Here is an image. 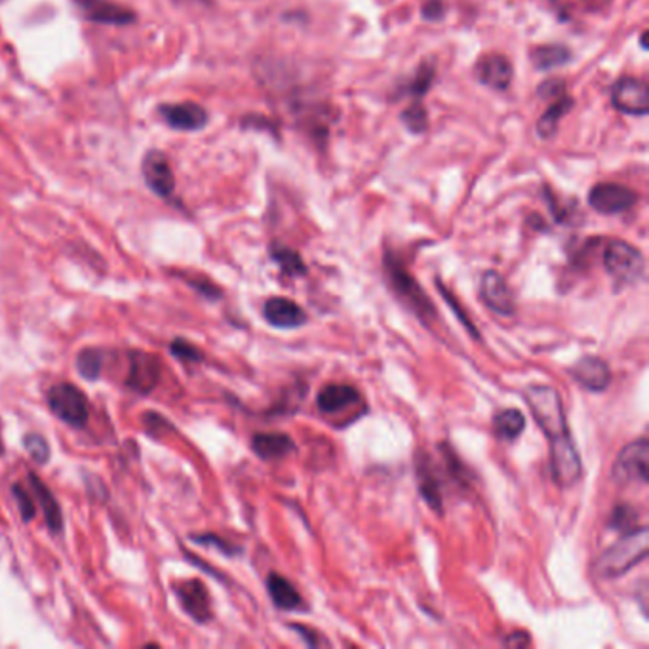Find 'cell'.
Returning <instances> with one entry per match:
<instances>
[{
    "instance_id": "3",
    "label": "cell",
    "mask_w": 649,
    "mask_h": 649,
    "mask_svg": "<svg viewBox=\"0 0 649 649\" xmlns=\"http://www.w3.org/2000/svg\"><path fill=\"white\" fill-rule=\"evenodd\" d=\"M604 265H605V271L612 275V278L617 284L628 286L642 278L645 263L638 247L631 246L625 240H614L605 247Z\"/></svg>"
},
{
    "instance_id": "32",
    "label": "cell",
    "mask_w": 649,
    "mask_h": 649,
    "mask_svg": "<svg viewBox=\"0 0 649 649\" xmlns=\"http://www.w3.org/2000/svg\"><path fill=\"white\" fill-rule=\"evenodd\" d=\"M402 121L406 124V128L413 133H421L427 130L429 119H427V111L421 103H413L410 109H406L402 112Z\"/></svg>"
},
{
    "instance_id": "6",
    "label": "cell",
    "mask_w": 649,
    "mask_h": 649,
    "mask_svg": "<svg viewBox=\"0 0 649 649\" xmlns=\"http://www.w3.org/2000/svg\"><path fill=\"white\" fill-rule=\"evenodd\" d=\"M649 442L647 438H640V441L625 446L619 451L617 461L614 465V479L617 482H649Z\"/></svg>"
},
{
    "instance_id": "5",
    "label": "cell",
    "mask_w": 649,
    "mask_h": 649,
    "mask_svg": "<svg viewBox=\"0 0 649 649\" xmlns=\"http://www.w3.org/2000/svg\"><path fill=\"white\" fill-rule=\"evenodd\" d=\"M141 176L152 195L162 200H171L176 195V174L164 150L150 149L141 160Z\"/></svg>"
},
{
    "instance_id": "34",
    "label": "cell",
    "mask_w": 649,
    "mask_h": 649,
    "mask_svg": "<svg viewBox=\"0 0 649 649\" xmlns=\"http://www.w3.org/2000/svg\"><path fill=\"white\" fill-rule=\"evenodd\" d=\"M636 524V510L628 505H621L615 509L614 518H612V528L614 529H625L631 528Z\"/></svg>"
},
{
    "instance_id": "40",
    "label": "cell",
    "mask_w": 649,
    "mask_h": 649,
    "mask_svg": "<svg viewBox=\"0 0 649 649\" xmlns=\"http://www.w3.org/2000/svg\"><path fill=\"white\" fill-rule=\"evenodd\" d=\"M294 628H295V631H297V633H301V636H303L305 640H307V642H309V645H318L316 634L313 636V633H311V631H307V628H305V626H294Z\"/></svg>"
},
{
    "instance_id": "44",
    "label": "cell",
    "mask_w": 649,
    "mask_h": 649,
    "mask_svg": "<svg viewBox=\"0 0 649 649\" xmlns=\"http://www.w3.org/2000/svg\"><path fill=\"white\" fill-rule=\"evenodd\" d=\"M5 3V0H0V5H3Z\"/></svg>"
},
{
    "instance_id": "29",
    "label": "cell",
    "mask_w": 649,
    "mask_h": 649,
    "mask_svg": "<svg viewBox=\"0 0 649 649\" xmlns=\"http://www.w3.org/2000/svg\"><path fill=\"white\" fill-rule=\"evenodd\" d=\"M170 353L181 362H189V364H199V362H202V358H204V354L199 347H195L190 341H185L179 337L170 343Z\"/></svg>"
},
{
    "instance_id": "22",
    "label": "cell",
    "mask_w": 649,
    "mask_h": 649,
    "mask_svg": "<svg viewBox=\"0 0 649 649\" xmlns=\"http://www.w3.org/2000/svg\"><path fill=\"white\" fill-rule=\"evenodd\" d=\"M360 402V394L351 385H328L324 387L316 398L318 410L322 413H339Z\"/></svg>"
},
{
    "instance_id": "42",
    "label": "cell",
    "mask_w": 649,
    "mask_h": 649,
    "mask_svg": "<svg viewBox=\"0 0 649 649\" xmlns=\"http://www.w3.org/2000/svg\"><path fill=\"white\" fill-rule=\"evenodd\" d=\"M645 38H647V31H644V33H642V46H644V48H647V43H645Z\"/></svg>"
},
{
    "instance_id": "12",
    "label": "cell",
    "mask_w": 649,
    "mask_h": 649,
    "mask_svg": "<svg viewBox=\"0 0 649 649\" xmlns=\"http://www.w3.org/2000/svg\"><path fill=\"white\" fill-rule=\"evenodd\" d=\"M160 121L178 131H197L206 128L209 114L208 111L195 103V102H181V103H164L157 109Z\"/></svg>"
},
{
    "instance_id": "14",
    "label": "cell",
    "mask_w": 649,
    "mask_h": 649,
    "mask_svg": "<svg viewBox=\"0 0 649 649\" xmlns=\"http://www.w3.org/2000/svg\"><path fill=\"white\" fill-rule=\"evenodd\" d=\"M176 596L185 612L197 623H208L212 619V604H209L208 588L199 579H187L176 585Z\"/></svg>"
},
{
    "instance_id": "21",
    "label": "cell",
    "mask_w": 649,
    "mask_h": 649,
    "mask_svg": "<svg viewBox=\"0 0 649 649\" xmlns=\"http://www.w3.org/2000/svg\"><path fill=\"white\" fill-rule=\"evenodd\" d=\"M252 448L261 460L273 461L295 451V442L284 432H259L254 436Z\"/></svg>"
},
{
    "instance_id": "13",
    "label": "cell",
    "mask_w": 649,
    "mask_h": 649,
    "mask_svg": "<svg viewBox=\"0 0 649 649\" xmlns=\"http://www.w3.org/2000/svg\"><path fill=\"white\" fill-rule=\"evenodd\" d=\"M612 102L615 109L626 114H636L644 117L649 111V90L647 84L633 76H625L621 79L612 92Z\"/></svg>"
},
{
    "instance_id": "27",
    "label": "cell",
    "mask_w": 649,
    "mask_h": 649,
    "mask_svg": "<svg viewBox=\"0 0 649 649\" xmlns=\"http://www.w3.org/2000/svg\"><path fill=\"white\" fill-rule=\"evenodd\" d=\"M76 368L88 381L98 379L103 370V354L98 349H82L76 356Z\"/></svg>"
},
{
    "instance_id": "10",
    "label": "cell",
    "mask_w": 649,
    "mask_h": 649,
    "mask_svg": "<svg viewBox=\"0 0 649 649\" xmlns=\"http://www.w3.org/2000/svg\"><path fill=\"white\" fill-rule=\"evenodd\" d=\"M162 373L160 358L143 351L130 353V368L126 375V387L140 394H150L159 385Z\"/></svg>"
},
{
    "instance_id": "25",
    "label": "cell",
    "mask_w": 649,
    "mask_h": 649,
    "mask_svg": "<svg viewBox=\"0 0 649 649\" xmlns=\"http://www.w3.org/2000/svg\"><path fill=\"white\" fill-rule=\"evenodd\" d=\"M571 107H574V100L562 95V98L543 114L538 122V133L541 140H552L557 136L558 122L566 117Z\"/></svg>"
},
{
    "instance_id": "35",
    "label": "cell",
    "mask_w": 649,
    "mask_h": 649,
    "mask_svg": "<svg viewBox=\"0 0 649 649\" xmlns=\"http://www.w3.org/2000/svg\"><path fill=\"white\" fill-rule=\"evenodd\" d=\"M183 278H185V282L190 286V288H195V290H199L202 295H206V297H219L221 295V290L218 288V286L216 284H212V282H209V280H206V278H202V276H189V275H183Z\"/></svg>"
},
{
    "instance_id": "19",
    "label": "cell",
    "mask_w": 649,
    "mask_h": 649,
    "mask_svg": "<svg viewBox=\"0 0 649 649\" xmlns=\"http://www.w3.org/2000/svg\"><path fill=\"white\" fill-rule=\"evenodd\" d=\"M27 480H29V488H31L34 501L44 512V518H46L50 531L60 533L63 529V514H62L60 503H57V499L53 498L52 489L41 479H38L34 472L27 474Z\"/></svg>"
},
{
    "instance_id": "24",
    "label": "cell",
    "mask_w": 649,
    "mask_h": 649,
    "mask_svg": "<svg viewBox=\"0 0 649 649\" xmlns=\"http://www.w3.org/2000/svg\"><path fill=\"white\" fill-rule=\"evenodd\" d=\"M493 427H495V434L503 441H514L518 438L524 429H526V417L520 410H501L493 419Z\"/></svg>"
},
{
    "instance_id": "33",
    "label": "cell",
    "mask_w": 649,
    "mask_h": 649,
    "mask_svg": "<svg viewBox=\"0 0 649 649\" xmlns=\"http://www.w3.org/2000/svg\"><path fill=\"white\" fill-rule=\"evenodd\" d=\"M434 73H436V69L432 63H423L421 67H419L417 74L413 76V81L408 84V92L417 95V98H421V95L431 88V84L434 81Z\"/></svg>"
},
{
    "instance_id": "26",
    "label": "cell",
    "mask_w": 649,
    "mask_h": 649,
    "mask_svg": "<svg viewBox=\"0 0 649 649\" xmlns=\"http://www.w3.org/2000/svg\"><path fill=\"white\" fill-rule=\"evenodd\" d=\"M571 60V52L560 44L538 46L531 52V62L539 71H548L560 65H566Z\"/></svg>"
},
{
    "instance_id": "7",
    "label": "cell",
    "mask_w": 649,
    "mask_h": 649,
    "mask_svg": "<svg viewBox=\"0 0 649 649\" xmlns=\"http://www.w3.org/2000/svg\"><path fill=\"white\" fill-rule=\"evenodd\" d=\"M74 8L82 14L86 22L98 25L124 27L138 22V14L114 0H73Z\"/></svg>"
},
{
    "instance_id": "31",
    "label": "cell",
    "mask_w": 649,
    "mask_h": 649,
    "mask_svg": "<svg viewBox=\"0 0 649 649\" xmlns=\"http://www.w3.org/2000/svg\"><path fill=\"white\" fill-rule=\"evenodd\" d=\"M12 493H14V498H15V503H17L19 514H22V518H24L25 522L33 520L34 514H36V503H34L33 493L27 491L22 484H14V486H12Z\"/></svg>"
},
{
    "instance_id": "17",
    "label": "cell",
    "mask_w": 649,
    "mask_h": 649,
    "mask_svg": "<svg viewBox=\"0 0 649 649\" xmlns=\"http://www.w3.org/2000/svg\"><path fill=\"white\" fill-rule=\"evenodd\" d=\"M571 377H574L583 389L602 392L612 383V370H609L605 360L598 356H585L571 368Z\"/></svg>"
},
{
    "instance_id": "11",
    "label": "cell",
    "mask_w": 649,
    "mask_h": 649,
    "mask_svg": "<svg viewBox=\"0 0 649 649\" xmlns=\"http://www.w3.org/2000/svg\"><path fill=\"white\" fill-rule=\"evenodd\" d=\"M550 469L552 479L560 486H574L579 482L583 463L571 438L550 444Z\"/></svg>"
},
{
    "instance_id": "43",
    "label": "cell",
    "mask_w": 649,
    "mask_h": 649,
    "mask_svg": "<svg viewBox=\"0 0 649 649\" xmlns=\"http://www.w3.org/2000/svg\"><path fill=\"white\" fill-rule=\"evenodd\" d=\"M5 451V446H3V442H0V453H3Z\"/></svg>"
},
{
    "instance_id": "38",
    "label": "cell",
    "mask_w": 649,
    "mask_h": 649,
    "mask_svg": "<svg viewBox=\"0 0 649 649\" xmlns=\"http://www.w3.org/2000/svg\"><path fill=\"white\" fill-rule=\"evenodd\" d=\"M442 294H444V295L448 297L446 301H448V303H451V305H453V307H455V301H453V297H450V294H448V292H446L444 288H442ZM457 316H460V318L463 320V324H465V326H469V332H472V335H474V337H479V335H476V332H474V326H472V324L469 322V318H465V316H463V313H461V311H457Z\"/></svg>"
},
{
    "instance_id": "9",
    "label": "cell",
    "mask_w": 649,
    "mask_h": 649,
    "mask_svg": "<svg viewBox=\"0 0 649 649\" xmlns=\"http://www.w3.org/2000/svg\"><path fill=\"white\" fill-rule=\"evenodd\" d=\"M638 202V195L633 189L619 183H598L588 193V204L598 214L615 216L631 209Z\"/></svg>"
},
{
    "instance_id": "23",
    "label": "cell",
    "mask_w": 649,
    "mask_h": 649,
    "mask_svg": "<svg viewBox=\"0 0 649 649\" xmlns=\"http://www.w3.org/2000/svg\"><path fill=\"white\" fill-rule=\"evenodd\" d=\"M266 590H269V596L278 609H284V612H299V609H305L301 595L286 577L271 574L266 577Z\"/></svg>"
},
{
    "instance_id": "15",
    "label": "cell",
    "mask_w": 649,
    "mask_h": 649,
    "mask_svg": "<svg viewBox=\"0 0 649 649\" xmlns=\"http://www.w3.org/2000/svg\"><path fill=\"white\" fill-rule=\"evenodd\" d=\"M474 74L488 88L507 90L512 82V63L503 53H486L476 62Z\"/></svg>"
},
{
    "instance_id": "28",
    "label": "cell",
    "mask_w": 649,
    "mask_h": 649,
    "mask_svg": "<svg viewBox=\"0 0 649 649\" xmlns=\"http://www.w3.org/2000/svg\"><path fill=\"white\" fill-rule=\"evenodd\" d=\"M271 254H273V259L280 265V269H282L286 275L297 276V275H303V273H305V263H303L301 256H299L297 252L290 250V247L275 244Z\"/></svg>"
},
{
    "instance_id": "4",
    "label": "cell",
    "mask_w": 649,
    "mask_h": 649,
    "mask_svg": "<svg viewBox=\"0 0 649 649\" xmlns=\"http://www.w3.org/2000/svg\"><path fill=\"white\" fill-rule=\"evenodd\" d=\"M48 408L52 413L71 427H84L90 408L86 394L73 383H57L48 391Z\"/></svg>"
},
{
    "instance_id": "1",
    "label": "cell",
    "mask_w": 649,
    "mask_h": 649,
    "mask_svg": "<svg viewBox=\"0 0 649 649\" xmlns=\"http://www.w3.org/2000/svg\"><path fill=\"white\" fill-rule=\"evenodd\" d=\"M529 412L550 444L571 438L562 398L555 387L529 385L524 392Z\"/></svg>"
},
{
    "instance_id": "2",
    "label": "cell",
    "mask_w": 649,
    "mask_h": 649,
    "mask_svg": "<svg viewBox=\"0 0 649 649\" xmlns=\"http://www.w3.org/2000/svg\"><path fill=\"white\" fill-rule=\"evenodd\" d=\"M649 531L645 526L633 528L623 539L602 552L596 562V571L600 577L614 579L625 576L628 569L638 566L647 557Z\"/></svg>"
},
{
    "instance_id": "37",
    "label": "cell",
    "mask_w": 649,
    "mask_h": 649,
    "mask_svg": "<svg viewBox=\"0 0 649 649\" xmlns=\"http://www.w3.org/2000/svg\"><path fill=\"white\" fill-rule=\"evenodd\" d=\"M421 12H423L425 19H442L446 14V6L442 0H429Z\"/></svg>"
},
{
    "instance_id": "8",
    "label": "cell",
    "mask_w": 649,
    "mask_h": 649,
    "mask_svg": "<svg viewBox=\"0 0 649 649\" xmlns=\"http://www.w3.org/2000/svg\"><path fill=\"white\" fill-rule=\"evenodd\" d=\"M385 266L396 294L404 301H408L410 307L415 313H419V316H431L434 313L432 303L429 301L425 292L419 288V284L413 280V276L391 254H387L385 257Z\"/></svg>"
},
{
    "instance_id": "41",
    "label": "cell",
    "mask_w": 649,
    "mask_h": 649,
    "mask_svg": "<svg viewBox=\"0 0 649 649\" xmlns=\"http://www.w3.org/2000/svg\"><path fill=\"white\" fill-rule=\"evenodd\" d=\"M171 3H176V5H197V6H200V5H208L209 0H171Z\"/></svg>"
},
{
    "instance_id": "30",
    "label": "cell",
    "mask_w": 649,
    "mask_h": 649,
    "mask_svg": "<svg viewBox=\"0 0 649 649\" xmlns=\"http://www.w3.org/2000/svg\"><path fill=\"white\" fill-rule=\"evenodd\" d=\"M24 444H25V450L29 451L31 460L38 465H44L48 463L50 460V446L48 442L44 441V438L41 434H25L24 438Z\"/></svg>"
},
{
    "instance_id": "18",
    "label": "cell",
    "mask_w": 649,
    "mask_h": 649,
    "mask_svg": "<svg viewBox=\"0 0 649 649\" xmlns=\"http://www.w3.org/2000/svg\"><path fill=\"white\" fill-rule=\"evenodd\" d=\"M263 316L265 320L275 328L280 330H292L299 328L307 322V315L288 297H273L263 305Z\"/></svg>"
},
{
    "instance_id": "16",
    "label": "cell",
    "mask_w": 649,
    "mask_h": 649,
    "mask_svg": "<svg viewBox=\"0 0 649 649\" xmlns=\"http://www.w3.org/2000/svg\"><path fill=\"white\" fill-rule=\"evenodd\" d=\"M480 297L493 313H498L501 316H512L514 311H517L505 278L495 271H486L482 275Z\"/></svg>"
},
{
    "instance_id": "36",
    "label": "cell",
    "mask_w": 649,
    "mask_h": 649,
    "mask_svg": "<svg viewBox=\"0 0 649 649\" xmlns=\"http://www.w3.org/2000/svg\"><path fill=\"white\" fill-rule=\"evenodd\" d=\"M195 541H199L200 545H209V547H218L221 552H225V555L233 557L237 555V552H240V548H235L233 545H228L227 541L219 539L218 536H212V533H206V536H193Z\"/></svg>"
},
{
    "instance_id": "39",
    "label": "cell",
    "mask_w": 649,
    "mask_h": 649,
    "mask_svg": "<svg viewBox=\"0 0 649 649\" xmlns=\"http://www.w3.org/2000/svg\"><path fill=\"white\" fill-rule=\"evenodd\" d=\"M509 645H528L529 644V636L524 634V633H518V634H512L509 640H507Z\"/></svg>"
},
{
    "instance_id": "20",
    "label": "cell",
    "mask_w": 649,
    "mask_h": 649,
    "mask_svg": "<svg viewBox=\"0 0 649 649\" xmlns=\"http://www.w3.org/2000/svg\"><path fill=\"white\" fill-rule=\"evenodd\" d=\"M417 480H419V491H421L423 499L429 503V507L436 512H442V491L441 482H438V476L432 469V461L425 453H417Z\"/></svg>"
}]
</instances>
